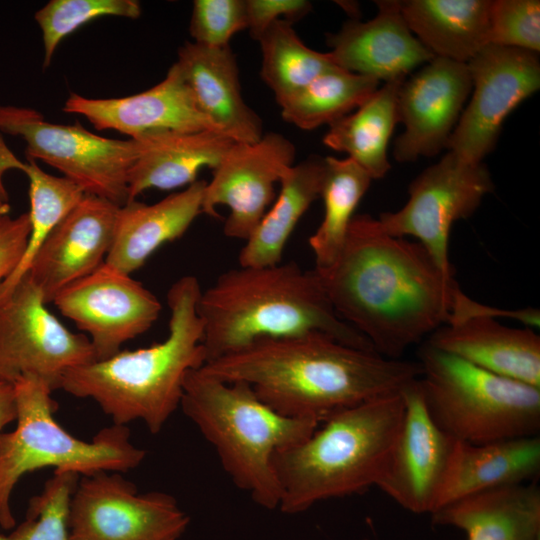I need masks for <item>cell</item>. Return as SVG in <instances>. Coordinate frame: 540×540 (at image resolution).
<instances>
[{
	"label": "cell",
	"instance_id": "obj_1",
	"mask_svg": "<svg viewBox=\"0 0 540 540\" xmlns=\"http://www.w3.org/2000/svg\"><path fill=\"white\" fill-rule=\"evenodd\" d=\"M314 270L337 315L391 359L447 323L458 286L421 243L369 214L353 217L335 261Z\"/></svg>",
	"mask_w": 540,
	"mask_h": 540
},
{
	"label": "cell",
	"instance_id": "obj_2",
	"mask_svg": "<svg viewBox=\"0 0 540 540\" xmlns=\"http://www.w3.org/2000/svg\"><path fill=\"white\" fill-rule=\"evenodd\" d=\"M199 369L249 384L281 415L320 423L342 409L399 393L422 373L419 362L387 358L323 333L260 339Z\"/></svg>",
	"mask_w": 540,
	"mask_h": 540
},
{
	"label": "cell",
	"instance_id": "obj_3",
	"mask_svg": "<svg viewBox=\"0 0 540 540\" xmlns=\"http://www.w3.org/2000/svg\"><path fill=\"white\" fill-rule=\"evenodd\" d=\"M197 313L205 363L260 339L309 333H323L348 346L375 351L337 315L315 270H304L295 262L239 265L223 272L201 291Z\"/></svg>",
	"mask_w": 540,
	"mask_h": 540
},
{
	"label": "cell",
	"instance_id": "obj_4",
	"mask_svg": "<svg viewBox=\"0 0 540 540\" xmlns=\"http://www.w3.org/2000/svg\"><path fill=\"white\" fill-rule=\"evenodd\" d=\"M201 291L197 277L179 278L167 293L169 331L162 342L75 367L59 389L94 400L113 424L141 420L152 434L159 433L180 407L187 374L205 363L197 313Z\"/></svg>",
	"mask_w": 540,
	"mask_h": 540
},
{
	"label": "cell",
	"instance_id": "obj_5",
	"mask_svg": "<svg viewBox=\"0 0 540 540\" xmlns=\"http://www.w3.org/2000/svg\"><path fill=\"white\" fill-rule=\"evenodd\" d=\"M403 412L401 392L372 399L330 415L304 441L275 453L278 508L297 514L319 501L376 486Z\"/></svg>",
	"mask_w": 540,
	"mask_h": 540
},
{
	"label": "cell",
	"instance_id": "obj_6",
	"mask_svg": "<svg viewBox=\"0 0 540 540\" xmlns=\"http://www.w3.org/2000/svg\"><path fill=\"white\" fill-rule=\"evenodd\" d=\"M180 407L215 448L233 483L266 509L280 503L275 453L308 438L320 422L281 415L245 382H225L199 368L184 381Z\"/></svg>",
	"mask_w": 540,
	"mask_h": 540
},
{
	"label": "cell",
	"instance_id": "obj_7",
	"mask_svg": "<svg viewBox=\"0 0 540 540\" xmlns=\"http://www.w3.org/2000/svg\"><path fill=\"white\" fill-rule=\"evenodd\" d=\"M13 386L17 425L12 432H0V526L5 530L15 527L10 499L26 473L45 467L80 476L124 473L145 458V451L131 443L125 425L103 428L89 442L71 435L55 420L58 405L42 379L27 375Z\"/></svg>",
	"mask_w": 540,
	"mask_h": 540
},
{
	"label": "cell",
	"instance_id": "obj_8",
	"mask_svg": "<svg viewBox=\"0 0 540 540\" xmlns=\"http://www.w3.org/2000/svg\"><path fill=\"white\" fill-rule=\"evenodd\" d=\"M418 362L427 410L455 440L480 445L538 434L540 388L486 371L426 342Z\"/></svg>",
	"mask_w": 540,
	"mask_h": 540
},
{
	"label": "cell",
	"instance_id": "obj_9",
	"mask_svg": "<svg viewBox=\"0 0 540 540\" xmlns=\"http://www.w3.org/2000/svg\"><path fill=\"white\" fill-rule=\"evenodd\" d=\"M0 132L21 136L27 159L60 171L85 194L122 206L128 201L129 170L138 156L137 139L97 135L78 121L56 124L28 107L0 106Z\"/></svg>",
	"mask_w": 540,
	"mask_h": 540
},
{
	"label": "cell",
	"instance_id": "obj_10",
	"mask_svg": "<svg viewBox=\"0 0 540 540\" xmlns=\"http://www.w3.org/2000/svg\"><path fill=\"white\" fill-rule=\"evenodd\" d=\"M96 361L89 338L67 329L47 308L29 273L0 297V380L23 376L45 381L53 391L65 373Z\"/></svg>",
	"mask_w": 540,
	"mask_h": 540
},
{
	"label": "cell",
	"instance_id": "obj_11",
	"mask_svg": "<svg viewBox=\"0 0 540 540\" xmlns=\"http://www.w3.org/2000/svg\"><path fill=\"white\" fill-rule=\"evenodd\" d=\"M493 190L491 175L482 162H465L448 152L412 180L409 198L401 209L381 213L378 221L392 236L416 238L444 275L453 279L449 260L452 225L472 216Z\"/></svg>",
	"mask_w": 540,
	"mask_h": 540
},
{
	"label": "cell",
	"instance_id": "obj_12",
	"mask_svg": "<svg viewBox=\"0 0 540 540\" xmlns=\"http://www.w3.org/2000/svg\"><path fill=\"white\" fill-rule=\"evenodd\" d=\"M190 519L165 492L139 493L119 472L80 476L69 507L70 540H179Z\"/></svg>",
	"mask_w": 540,
	"mask_h": 540
},
{
	"label": "cell",
	"instance_id": "obj_13",
	"mask_svg": "<svg viewBox=\"0 0 540 540\" xmlns=\"http://www.w3.org/2000/svg\"><path fill=\"white\" fill-rule=\"evenodd\" d=\"M467 66L472 98L447 148L465 162L481 163L494 149L507 116L540 88V62L534 52L488 44Z\"/></svg>",
	"mask_w": 540,
	"mask_h": 540
},
{
	"label": "cell",
	"instance_id": "obj_14",
	"mask_svg": "<svg viewBox=\"0 0 540 540\" xmlns=\"http://www.w3.org/2000/svg\"><path fill=\"white\" fill-rule=\"evenodd\" d=\"M52 302L86 333L96 360L110 358L149 330L162 309L142 283L106 263L64 288Z\"/></svg>",
	"mask_w": 540,
	"mask_h": 540
},
{
	"label": "cell",
	"instance_id": "obj_15",
	"mask_svg": "<svg viewBox=\"0 0 540 540\" xmlns=\"http://www.w3.org/2000/svg\"><path fill=\"white\" fill-rule=\"evenodd\" d=\"M295 145L277 132L256 142H235L213 169L204 189L202 213L218 217L217 206L229 208L225 236L246 240L275 199V184L294 165Z\"/></svg>",
	"mask_w": 540,
	"mask_h": 540
},
{
	"label": "cell",
	"instance_id": "obj_16",
	"mask_svg": "<svg viewBox=\"0 0 540 540\" xmlns=\"http://www.w3.org/2000/svg\"><path fill=\"white\" fill-rule=\"evenodd\" d=\"M401 393V425L376 486L406 510L432 514L457 440L441 430L430 416L419 378L407 384Z\"/></svg>",
	"mask_w": 540,
	"mask_h": 540
},
{
	"label": "cell",
	"instance_id": "obj_17",
	"mask_svg": "<svg viewBox=\"0 0 540 540\" xmlns=\"http://www.w3.org/2000/svg\"><path fill=\"white\" fill-rule=\"evenodd\" d=\"M472 90L467 63L435 57L406 78L398 91V122L403 133L394 143L398 162L432 157L447 148Z\"/></svg>",
	"mask_w": 540,
	"mask_h": 540
},
{
	"label": "cell",
	"instance_id": "obj_18",
	"mask_svg": "<svg viewBox=\"0 0 540 540\" xmlns=\"http://www.w3.org/2000/svg\"><path fill=\"white\" fill-rule=\"evenodd\" d=\"M62 110L84 116L97 130H115L130 139L163 131L220 132L197 107L175 63L165 78L148 90L126 97L105 99L71 93Z\"/></svg>",
	"mask_w": 540,
	"mask_h": 540
},
{
	"label": "cell",
	"instance_id": "obj_19",
	"mask_svg": "<svg viewBox=\"0 0 540 540\" xmlns=\"http://www.w3.org/2000/svg\"><path fill=\"white\" fill-rule=\"evenodd\" d=\"M119 207L104 198L85 194L48 235L28 270L46 304L105 263Z\"/></svg>",
	"mask_w": 540,
	"mask_h": 540
},
{
	"label": "cell",
	"instance_id": "obj_20",
	"mask_svg": "<svg viewBox=\"0 0 540 540\" xmlns=\"http://www.w3.org/2000/svg\"><path fill=\"white\" fill-rule=\"evenodd\" d=\"M378 12L368 21L351 19L327 37L334 63L349 72L385 82L404 80L435 56L409 29L401 1H376Z\"/></svg>",
	"mask_w": 540,
	"mask_h": 540
},
{
	"label": "cell",
	"instance_id": "obj_21",
	"mask_svg": "<svg viewBox=\"0 0 540 540\" xmlns=\"http://www.w3.org/2000/svg\"><path fill=\"white\" fill-rule=\"evenodd\" d=\"M199 110L234 142L253 143L264 134L259 115L243 99L239 68L230 46L186 42L176 62Z\"/></svg>",
	"mask_w": 540,
	"mask_h": 540
},
{
	"label": "cell",
	"instance_id": "obj_22",
	"mask_svg": "<svg viewBox=\"0 0 540 540\" xmlns=\"http://www.w3.org/2000/svg\"><path fill=\"white\" fill-rule=\"evenodd\" d=\"M426 343L496 375L540 388V336L532 328L474 317L440 326Z\"/></svg>",
	"mask_w": 540,
	"mask_h": 540
},
{
	"label": "cell",
	"instance_id": "obj_23",
	"mask_svg": "<svg viewBox=\"0 0 540 540\" xmlns=\"http://www.w3.org/2000/svg\"><path fill=\"white\" fill-rule=\"evenodd\" d=\"M206 182L196 180L153 204L133 200L120 206L105 263L131 275L159 247L180 238L202 213Z\"/></svg>",
	"mask_w": 540,
	"mask_h": 540
},
{
	"label": "cell",
	"instance_id": "obj_24",
	"mask_svg": "<svg viewBox=\"0 0 540 540\" xmlns=\"http://www.w3.org/2000/svg\"><path fill=\"white\" fill-rule=\"evenodd\" d=\"M137 140L140 150L128 173L127 202L149 189L171 190L192 184L203 167L214 169L235 143L214 130L163 131Z\"/></svg>",
	"mask_w": 540,
	"mask_h": 540
},
{
	"label": "cell",
	"instance_id": "obj_25",
	"mask_svg": "<svg viewBox=\"0 0 540 540\" xmlns=\"http://www.w3.org/2000/svg\"><path fill=\"white\" fill-rule=\"evenodd\" d=\"M438 525L463 530L467 540H540V490L535 482L502 486L441 507Z\"/></svg>",
	"mask_w": 540,
	"mask_h": 540
},
{
	"label": "cell",
	"instance_id": "obj_26",
	"mask_svg": "<svg viewBox=\"0 0 540 540\" xmlns=\"http://www.w3.org/2000/svg\"><path fill=\"white\" fill-rule=\"evenodd\" d=\"M539 472L538 436L480 445L457 441L435 511L480 492L527 483Z\"/></svg>",
	"mask_w": 540,
	"mask_h": 540
},
{
	"label": "cell",
	"instance_id": "obj_27",
	"mask_svg": "<svg viewBox=\"0 0 540 540\" xmlns=\"http://www.w3.org/2000/svg\"><path fill=\"white\" fill-rule=\"evenodd\" d=\"M490 0L401 1L414 36L435 57L467 63L489 44Z\"/></svg>",
	"mask_w": 540,
	"mask_h": 540
},
{
	"label": "cell",
	"instance_id": "obj_28",
	"mask_svg": "<svg viewBox=\"0 0 540 540\" xmlns=\"http://www.w3.org/2000/svg\"><path fill=\"white\" fill-rule=\"evenodd\" d=\"M325 158L317 155L291 166L280 180V191L239 252L240 266L281 263L286 243L300 218L320 197Z\"/></svg>",
	"mask_w": 540,
	"mask_h": 540
},
{
	"label": "cell",
	"instance_id": "obj_29",
	"mask_svg": "<svg viewBox=\"0 0 540 540\" xmlns=\"http://www.w3.org/2000/svg\"><path fill=\"white\" fill-rule=\"evenodd\" d=\"M404 80L379 86L360 107L329 125L323 137L327 147L347 154L372 180L383 178L391 168L387 150L399 123L397 97Z\"/></svg>",
	"mask_w": 540,
	"mask_h": 540
},
{
	"label": "cell",
	"instance_id": "obj_30",
	"mask_svg": "<svg viewBox=\"0 0 540 540\" xmlns=\"http://www.w3.org/2000/svg\"><path fill=\"white\" fill-rule=\"evenodd\" d=\"M326 167L320 197L324 215L308 243L315 268H326L337 258L354 212L370 187L372 178L352 159L325 157Z\"/></svg>",
	"mask_w": 540,
	"mask_h": 540
},
{
	"label": "cell",
	"instance_id": "obj_31",
	"mask_svg": "<svg viewBox=\"0 0 540 540\" xmlns=\"http://www.w3.org/2000/svg\"><path fill=\"white\" fill-rule=\"evenodd\" d=\"M379 85L375 78L335 67L281 102V116L302 130L331 125L360 107Z\"/></svg>",
	"mask_w": 540,
	"mask_h": 540
},
{
	"label": "cell",
	"instance_id": "obj_32",
	"mask_svg": "<svg viewBox=\"0 0 540 540\" xmlns=\"http://www.w3.org/2000/svg\"><path fill=\"white\" fill-rule=\"evenodd\" d=\"M257 41L262 56L260 76L278 105L321 74L338 67L329 52L306 46L293 23L286 20L271 24Z\"/></svg>",
	"mask_w": 540,
	"mask_h": 540
},
{
	"label": "cell",
	"instance_id": "obj_33",
	"mask_svg": "<svg viewBox=\"0 0 540 540\" xmlns=\"http://www.w3.org/2000/svg\"><path fill=\"white\" fill-rule=\"evenodd\" d=\"M24 173L29 180L30 235L21 261L0 285V297L10 292L28 272L45 239L85 195L73 181L48 174L34 160L27 159Z\"/></svg>",
	"mask_w": 540,
	"mask_h": 540
},
{
	"label": "cell",
	"instance_id": "obj_34",
	"mask_svg": "<svg viewBox=\"0 0 540 540\" xmlns=\"http://www.w3.org/2000/svg\"><path fill=\"white\" fill-rule=\"evenodd\" d=\"M135 0H51L35 12L43 42V69H47L61 41L81 26L105 16L137 19Z\"/></svg>",
	"mask_w": 540,
	"mask_h": 540
},
{
	"label": "cell",
	"instance_id": "obj_35",
	"mask_svg": "<svg viewBox=\"0 0 540 540\" xmlns=\"http://www.w3.org/2000/svg\"><path fill=\"white\" fill-rule=\"evenodd\" d=\"M80 475L54 472L40 494L29 501L25 520L0 540H70L69 507Z\"/></svg>",
	"mask_w": 540,
	"mask_h": 540
},
{
	"label": "cell",
	"instance_id": "obj_36",
	"mask_svg": "<svg viewBox=\"0 0 540 540\" xmlns=\"http://www.w3.org/2000/svg\"><path fill=\"white\" fill-rule=\"evenodd\" d=\"M489 44L538 53L540 51V1H491Z\"/></svg>",
	"mask_w": 540,
	"mask_h": 540
},
{
	"label": "cell",
	"instance_id": "obj_37",
	"mask_svg": "<svg viewBox=\"0 0 540 540\" xmlns=\"http://www.w3.org/2000/svg\"><path fill=\"white\" fill-rule=\"evenodd\" d=\"M246 29L244 0H195L189 24L193 42L207 47L230 46Z\"/></svg>",
	"mask_w": 540,
	"mask_h": 540
},
{
	"label": "cell",
	"instance_id": "obj_38",
	"mask_svg": "<svg viewBox=\"0 0 540 540\" xmlns=\"http://www.w3.org/2000/svg\"><path fill=\"white\" fill-rule=\"evenodd\" d=\"M246 29L258 40L266 29L276 21L291 23L303 18L312 8L306 0H244Z\"/></svg>",
	"mask_w": 540,
	"mask_h": 540
},
{
	"label": "cell",
	"instance_id": "obj_39",
	"mask_svg": "<svg viewBox=\"0 0 540 540\" xmlns=\"http://www.w3.org/2000/svg\"><path fill=\"white\" fill-rule=\"evenodd\" d=\"M474 317L484 318H509L516 320L526 327H539L540 311L539 309L527 307L522 309H500L489 305H484L469 298L457 286L453 292L451 308L447 323L457 322ZM446 323V324H447Z\"/></svg>",
	"mask_w": 540,
	"mask_h": 540
},
{
	"label": "cell",
	"instance_id": "obj_40",
	"mask_svg": "<svg viewBox=\"0 0 540 540\" xmlns=\"http://www.w3.org/2000/svg\"><path fill=\"white\" fill-rule=\"evenodd\" d=\"M30 235L28 212L0 219V285L21 261Z\"/></svg>",
	"mask_w": 540,
	"mask_h": 540
},
{
	"label": "cell",
	"instance_id": "obj_41",
	"mask_svg": "<svg viewBox=\"0 0 540 540\" xmlns=\"http://www.w3.org/2000/svg\"><path fill=\"white\" fill-rule=\"evenodd\" d=\"M16 419L14 386L0 380V431Z\"/></svg>",
	"mask_w": 540,
	"mask_h": 540
},
{
	"label": "cell",
	"instance_id": "obj_42",
	"mask_svg": "<svg viewBox=\"0 0 540 540\" xmlns=\"http://www.w3.org/2000/svg\"><path fill=\"white\" fill-rule=\"evenodd\" d=\"M25 167L26 162L18 159L9 149L0 132V187L5 189L3 178L8 170L16 169L24 172Z\"/></svg>",
	"mask_w": 540,
	"mask_h": 540
},
{
	"label": "cell",
	"instance_id": "obj_43",
	"mask_svg": "<svg viewBox=\"0 0 540 540\" xmlns=\"http://www.w3.org/2000/svg\"><path fill=\"white\" fill-rule=\"evenodd\" d=\"M10 205L8 201V194L6 189L0 187V219L4 216L9 215Z\"/></svg>",
	"mask_w": 540,
	"mask_h": 540
},
{
	"label": "cell",
	"instance_id": "obj_44",
	"mask_svg": "<svg viewBox=\"0 0 540 540\" xmlns=\"http://www.w3.org/2000/svg\"><path fill=\"white\" fill-rule=\"evenodd\" d=\"M1 432V431H0Z\"/></svg>",
	"mask_w": 540,
	"mask_h": 540
}]
</instances>
